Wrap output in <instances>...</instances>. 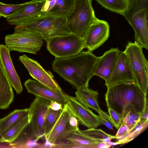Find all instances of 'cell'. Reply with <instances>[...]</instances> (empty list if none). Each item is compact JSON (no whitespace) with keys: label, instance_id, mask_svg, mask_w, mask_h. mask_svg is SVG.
Segmentation results:
<instances>
[{"label":"cell","instance_id":"6da1fadb","mask_svg":"<svg viewBox=\"0 0 148 148\" xmlns=\"http://www.w3.org/2000/svg\"><path fill=\"white\" fill-rule=\"evenodd\" d=\"M98 57L92 52L82 51L73 56L55 58L52 64L53 71L76 89L88 86L95 75Z\"/></svg>","mask_w":148,"mask_h":148},{"label":"cell","instance_id":"7a4b0ae2","mask_svg":"<svg viewBox=\"0 0 148 148\" xmlns=\"http://www.w3.org/2000/svg\"><path fill=\"white\" fill-rule=\"evenodd\" d=\"M105 96L107 108L121 114L123 119L128 112L142 114L148 107L147 96L133 82L122 83L108 87Z\"/></svg>","mask_w":148,"mask_h":148},{"label":"cell","instance_id":"3957f363","mask_svg":"<svg viewBox=\"0 0 148 148\" xmlns=\"http://www.w3.org/2000/svg\"><path fill=\"white\" fill-rule=\"evenodd\" d=\"M92 0H74L72 10L65 19L64 26L70 33L83 38L91 24L97 18Z\"/></svg>","mask_w":148,"mask_h":148},{"label":"cell","instance_id":"277c9868","mask_svg":"<svg viewBox=\"0 0 148 148\" xmlns=\"http://www.w3.org/2000/svg\"><path fill=\"white\" fill-rule=\"evenodd\" d=\"M65 22V19L42 15L27 20L17 25L36 34L46 41L52 37L70 33L64 27Z\"/></svg>","mask_w":148,"mask_h":148},{"label":"cell","instance_id":"5b68a950","mask_svg":"<svg viewBox=\"0 0 148 148\" xmlns=\"http://www.w3.org/2000/svg\"><path fill=\"white\" fill-rule=\"evenodd\" d=\"M143 48L135 41L129 42L123 51L129 59L135 84L147 96L148 88V62L143 53Z\"/></svg>","mask_w":148,"mask_h":148},{"label":"cell","instance_id":"8992f818","mask_svg":"<svg viewBox=\"0 0 148 148\" xmlns=\"http://www.w3.org/2000/svg\"><path fill=\"white\" fill-rule=\"evenodd\" d=\"M43 39L33 32L16 25L13 34L6 35L5 41L9 51L35 54L41 49Z\"/></svg>","mask_w":148,"mask_h":148},{"label":"cell","instance_id":"52a82bcc","mask_svg":"<svg viewBox=\"0 0 148 148\" xmlns=\"http://www.w3.org/2000/svg\"><path fill=\"white\" fill-rule=\"evenodd\" d=\"M46 42L47 50L55 58L73 56L84 49L83 39L71 33L52 37Z\"/></svg>","mask_w":148,"mask_h":148},{"label":"cell","instance_id":"ba28073f","mask_svg":"<svg viewBox=\"0 0 148 148\" xmlns=\"http://www.w3.org/2000/svg\"><path fill=\"white\" fill-rule=\"evenodd\" d=\"M50 101L36 97L31 104L29 110V125L33 134L41 138L44 137L45 124Z\"/></svg>","mask_w":148,"mask_h":148},{"label":"cell","instance_id":"9c48e42d","mask_svg":"<svg viewBox=\"0 0 148 148\" xmlns=\"http://www.w3.org/2000/svg\"><path fill=\"white\" fill-rule=\"evenodd\" d=\"M110 28L106 21L97 18L90 25L83 38L84 48L92 52L102 46L109 36Z\"/></svg>","mask_w":148,"mask_h":148},{"label":"cell","instance_id":"30bf717a","mask_svg":"<svg viewBox=\"0 0 148 148\" xmlns=\"http://www.w3.org/2000/svg\"><path fill=\"white\" fill-rule=\"evenodd\" d=\"M67 103L80 124L88 129L96 128L102 124L100 116L78 101L75 97L65 94Z\"/></svg>","mask_w":148,"mask_h":148},{"label":"cell","instance_id":"8fae6325","mask_svg":"<svg viewBox=\"0 0 148 148\" xmlns=\"http://www.w3.org/2000/svg\"><path fill=\"white\" fill-rule=\"evenodd\" d=\"M18 59L33 78L52 89L62 90L51 72L45 70L37 61L24 54L20 56Z\"/></svg>","mask_w":148,"mask_h":148},{"label":"cell","instance_id":"7c38bea8","mask_svg":"<svg viewBox=\"0 0 148 148\" xmlns=\"http://www.w3.org/2000/svg\"><path fill=\"white\" fill-rule=\"evenodd\" d=\"M45 0H31L22 6L6 18L9 24L17 25L24 22L44 15L42 11Z\"/></svg>","mask_w":148,"mask_h":148},{"label":"cell","instance_id":"4fadbf2b","mask_svg":"<svg viewBox=\"0 0 148 148\" xmlns=\"http://www.w3.org/2000/svg\"><path fill=\"white\" fill-rule=\"evenodd\" d=\"M71 109L66 103L56 122L44 138L52 144L64 142L65 138L71 132L76 130L70 125L69 117Z\"/></svg>","mask_w":148,"mask_h":148},{"label":"cell","instance_id":"5bb4252c","mask_svg":"<svg viewBox=\"0 0 148 148\" xmlns=\"http://www.w3.org/2000/svg\"><path fill=\"white\" fill-rule=\"evenodd\" d=\"M135 83L134 75L127 57L124 51H120L115 68L109 79L105 82L107 88L119 83Z\"/></svg>","mask_w":148,"mask_h":148},{"label":"cell","instance_id":"9a60e30c","mask_svg":"<svg viewBox=\"0 0 148 148\" xmlns=\"http://www.w3.org/2000/svg\"><path fill=\"white\" fill-rule=\"evenodd\" d=\"M24 85L28 93L36 97L57 101L63 106L67 103L65 94L62 90L52 89L36 80L30 79L26 80Z\"/></svg>","mask_w":148,"mask_h":148},{"label":"cell","instance_id":"2e32d148","mask_svg":"<svg viewBox=\"0 0 148 148\" xmlns=\"http://www.w3.org/2000/svg\"><path fill=\"white\" fill-rule=\"evenodd\" d=\"M120 51L118 48H112L98 57L95 65V75L106 81L112 73L116 64Z\"/></svg>","mask_w":148,"mask_h":148},{"label":"cell","instance_id":"e0dca14e","mask_svg":"<svg viewBox=\"0 0 148 148\" xmlns=\"http://www.w3.org/2000/svg\"><path fill=\"white\" fill-rule=\"evenodd\" d=\"M6 45H0V60L4 70L11 84L17 94L21 93L23 88Z\"/></svg>","mask_w":148,"mask_h":148},{"label":"cell","instance_id":"ac0fdd59","mask_svg":"<svg viewBox=\"0 0 148 148\" xmlns=\"http://www.w3.org/2000/svg\"><path fill=\"white\" fill-rule=\"evenodd\" d=\"M75 94L76 99L83 105L94 110L99 116L111 123L109 115L100 108L98 99L99 93L97 91L90 89L88 86L76 89Z\"/></svg>","mask_w":148,"mask_h":148},{"label":"cell","instance_id":"d6986e66","mask_svg":"<svg viewBox=\"0 0 148 148\" xmlns=\"http://www.w3.org/2000/svg\"><path fill=\"white\" fill-rule=\"evenodd\" d=\"M64 141L78 145L79 148H96L99 143L103 142L87 130H81L79 129L69 134Z\"/></svg>","mask_w":148,"mask_h":148},{"label":"cell","instance_id":"ffe728a7","mask_svg":"<svg viewBox=\"0 0 148 148\" xmlns=\"http://www.w3.org/2000/svg\"><path fill=\"white\" fill-rule=\"evenodd\" d=\"M14 97L12 87L0 60V109L8 108Z\"/></svg>","mask_w":148,"mask_h":148},{"label":"cell","instance_id":"44dd1931","mask_svg":"<svg viewBox=\"0 0 148 148\" xmlns=\"http://www.w3.org/2000/svg\"><path fill=\"white\" fill-rule=\"evenodd\" d=\"M29 114L12 126L2 134L0 142L10 143L16 140L29 125Z\"/></svg>","mask_w":148,"mask_h":148},{"label":"cell","instance_id":"7402d4cb","mask_svg":"<svg viewBox=\"0 0 148 148\" xmlns=\"http://www.w3.org/2000/svg\"><path fill=\"white\" fill-rule=\"evenodd\" d=\"M28 108L16 109L0 119V135L29 114Z\"/></svg>","mask_w":148,"mask_h":148},{"label":"cell","instance_id":"603a6c76","mask_svg":"<svg viewBox=\"0 0 148 148\" xmlns=\"http://www.w3.org/2000/svg\"><path fill=\"white\" fill-rule=\"evenodd\" d=\"M74 0H56L53 8L46 15L65 19L72 12Z\"/></svg>","mask_w":148,"mask_h":148},{"label":"cell","instance_id":"cb8c5ba5","mask_svg":"<svg viewBox=\"0 0 148 148\" xmlns=\"http://www.w3.org/2000/svg\"><path fill=\"white\" fill-rule=\"evenodd\" d=\"M104 8L124 15L128 10L130 0H95Z\"/></svg>","mask_w":148,"mask_h":148},{"label":"cell","instance_id":"d4e9b609","mask_svg":"<svg viewBox=\"0 0 148 148\" xmlns=\"http://www.w3.org/2000/svg\"><path fill=\"white\" fill-rule=\"evenodd\" d=\"M41 138L35 136L32 131L25 134L23 137L16 139L13 142L10 143L12 147L25 148H38L41 143L38 142Z\"/></svg>","mask_w":148,"mask_h":148},{"label":"cell","instance_id":"484cf974","mask_svg":"<svg viewBox=\"0 0 148 148\" xmlns=\"http://www.w3.org/2000/svg\"><path fill=\"white\" fill-rule=\"evenodd\" d=\"M148 119H141L136 126L123 138L118 140V145L128 143L133 140L147 127Z\"/></svg>","mask_w":148,"mask_h":148},{"label":"cell","instance_id":"4316f807","mask_svg":"<svg viewBox=\"0 0 148 148\" xmlns=\"http://www.w3.org/2000/svg\"><path fill=\"white\" fill-rule=\"evenodd\" d=\"M62 110H54L49 107L45 118V136L50 131L60 116Z\"/></svg>","mask_w":148,"mask_h":148},{"label":"cell","instance_id":"83f0119b","mask_svg":"<svg viewBox=\"0 0 148 148\" xmlns=\"http://www.w3.org/2000/svg\"><path fill=\"white\" fill-rule=\"evenodd\" d=\"M141 114L133 111L128 112L123 119L122 122L127 126L130 132L140 121Z\"/></svg>","mask_w":148,"mask_h":148},{"label":"cell","instance_id":"f1b7e54d","mask_svg":"<svg viewBox=\"0 0 148 148\" xmlns=\"http://www.w3.org/2000/svg\"><path fill=\"white\" fill-rule=\"evenodd\" d=\"M23 3L18 4H8L0 2V17L7 18L20 8Z\"/></svg>","mask_w":148,"mask_h":148},{"label":"cell","instance_id":"f546056e","mask_svg":"<svg viewBox=\"0 0 148 148\" xmlns=\"http://www.w3.org/2000/svg\"><path fill=\"white\" fill-rule=\"evenodd\" d=\"M108 110L111 124L117 129H119L123 120L121 115L111 108H108Z\"/></svg>","mask_w":148,"mask_h":148},{"label":"cell","instance_id":"4dcf8cb0","mask_svg":"<svg viewBox=\"0 0 148 148\" xmlns=\"http://www.w3.org/2000/svg\"><path fill=\"white\" fill-rule=\"evenodd\" d=\"M129 132L130 130L127 126L122 122L115 135V139L117 140L121 139L125 137Z\"/></svg>","mask_w":148,"mask_h":148},{"label":"cell","instance_id":"1f68e13d","mask_svg":"<svg viewBox=\"0 0 148 148\" xmlns=\"http://www.w3.org/2000/svg\"><path fill=\"white\" fill-rule=\"evenodd\" d=\"M56 0H45L42 11L44 15H46L54 7Z\"/></svg>","mask_w":148,"mask_h":148},{"label":"cell","instance_id":"d6a6232c","mask_svg":"<svg viewBox=\"0 0 148 148\" xmlns=\"http://www.w3.org/2000/svg\"><path fill=\"white\" fill-rule=\"evenodd\" d=\"M69 121L70 125L72 127L76 130L79 129L78 127L79 121L76 117L73 114L71 110L69 116Z\"/></svg>","mask_w":148,"mask_h":148},{"label":"cell","instance_id":"836d02e7","mask_svg":"<svg viewBox=\"0 0 148 148\" xmlns=\"http://www.w3.org/2000/svg\"><path fill=\"white\" fill-rule=\"evenodd\" d=\"M63 106L61 103L55 101H51L49 107L53 110L57 111L62 110Z\"/></svg>","mask_w":148,"mask_h":148},{"label":"cell","instance_id":"e575fe53","mask_svg":"<svg viewBox=\"0 0 148 148\" xmlns=\"http://www.w3.org/2000/svg\"><path fill=\"white\" fill-rule=\"evenodd\" d=\"M43 143H41L38 148H54L55 144H52L49 142L46 139Z\"/></svg>","mask_w":148,"mask_h":148},{"label":"cell","instance_id":"d590c367","mask_svg":"<svg viewBox=\"0 0 148 148\" xmlns=\"http://www.w3.org/2000/svg\"><path fill=\"white\" fill-rule=\"evenodd\" d=\"M100 116V119L102 124L105 125L108 129L113 130V125L108 121L102 116Z\"/></svg>","mask_w":148,"mask_h":148},{"label":"cell","instance_id":"8d00e7d4","mask_svg":"<svg viewBox=\"0 0 148 148\" xmlns=\"http://www.w3.org/2000/svg\"><path fill=\"white\" fill-rule=\"evenodd\" d=\"M110 145L107 143L101 142L99 143L97 146V148H108L110 147Z\"/></svg>","mask_w":148,"mask_h":148},{"label":"cell","instance_id":"74e56055","mask_svg":"<svg viewBox=\"0 0 148 148\" xmlns=\"http://www.w3.org/2000/svg\"><path fill=\"white\" fill-rule=\"evenodd\" d=\"M148 107L147 108L144 112L141 114V119H148Z\"/></svg>","mask_w":148,"mask_h":148},{"label":"cell","instance_id":"f35d334b","mask_svg":"<svg viewBox=\"0 0 148 148\" xmlns=\"http://www.w3.org/2000/svg\"><path fill=\"white\" fill-rule=\"evenodd\" d=\"M107 143L109 145H110L111 146H114L115 145H117L118 144L116 142H112L111 141Z\"/></svg>","mask_w":148,"mask_h":148}]
</instances>
